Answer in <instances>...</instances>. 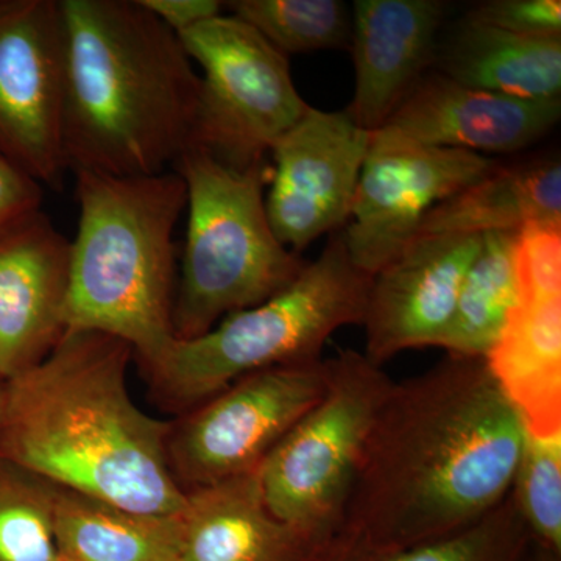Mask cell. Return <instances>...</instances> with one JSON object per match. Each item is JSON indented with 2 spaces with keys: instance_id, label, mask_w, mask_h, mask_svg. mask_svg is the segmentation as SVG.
<instances>
[{
  "instance_id": "obj_18",
  "label": "cell",
  "mask_w": 561,
  "mask_h": 561,
  "mask_svg": "<svg viewBox=\"0 0 561 561\" xmlns=\"http://www.w3.org/2000/svg\"><path fill=\"white\" fill-rule=\"evenodd\" d=\"M179 561H309L320 542L279 522L256 471L186 491Z\"/></svg>"
},
{
  "instance_id": "obj_2",
  "label": "cell",
  "mask_w": 561,
  "mask_h": 561,
  "mask_svg": "<svg viewBox=\"0 0 561 561\" xmlns=\"http://www.w3.org/2000/svg\"><path fill=\"white\" fill-rule=\"evenodd\" d=\"M130 345L68 330L31 370L5 382L0 460L130 511L180 515L186 491L168 457L171 423L128 390Z\"/></svg>"
},
{
  "instance_id": "obj_7",
  "label": "cell",
  "mask_w": 561,
  "mask_h": 561,
  "mask_svg": "<svg viewBox=\"0 0 561 561\" xmlns=\"http://www.w3.org/2000/svg\"><path fill=\"white\" fill-rule=\"evenodd\" d=\"M327 362L320 400L256 470L268 511L317 541L341 526L368 437L394 383L357 351Z\"/></svg>"
},
{
  "instance_id": "obj_13",
  "label": "cell",
  "mask_w": 561,
  "mask_h": 561,
  "mask_svg": "<svg viewBox=\"0 0 561 561\" xmlns=\"http://www.w3.org/2000/svg\"><path fill=\"white\" fill-rule=\"evenodd\" d=\"M481 243L482 234L416 236L371 276L362 327L373 364L438 345Z\"/></svg>"
},
{
  "instance_id": "obj_28",
  "label": "cell",
  "mask_w": 561,
  "mask_h": 561,
  "mask_svg": "<svg viewBox=\"0 0 561 561\" xmlns=\"http://www.w3.org/2000/svg\"><path fill=\"white\" fill-rule=\"evenodd\" d=\"M43 184L0 157V232L43 206Z\"/></svg>"
},
{
  "instance_id": "obj_11",
  "label": "cell",
  "mask_w": 561,
  "mask_h": 561,
  "mask_svg": "<svg viewBox=\"0 0 561 561\" xmlns=\"http://www.w3.org/2000/svg\"><path fill=\"white\" fill-rule=\"evenodd\" d=\"M62 73L60 0H0V157L50 190L68 172Z\"/></svg>"
},
{
  "instance_id": "obj_9",
  "label": "cell",
  "mask_w": 561,
  "mask_h": 561,
  "mask_svg": "<svg viewBox=\"0 0 561 561\" xmlns=\"http://www.w3.org/2000/svg\"><path fill=\"white\" fill-rule=\"evenodd\" d=\"M328 362L250 373L171 423L168 457L184 491L251 474L320 400Z\"/></svg>"
},
{
  "instance_id": "obj_14",
  "label": "cell",
  "mask_w": 561,
  "mask_h": 561,
  "mask_svg": "<svg viewBox=\"0 0 561 561\" xmlns=\"http://www.w3.org/2000/svg\"><path fill=\"white\" fill-rule=\"evenodd\" d=\"M70 241L43 209L0 232V379L39 364L68 331Z\"/></svg>"
},
{
  "instance_id": "obj_24",
  "label": "cell",
  "mask_w": 561,
  "mask_h": 561,
  "mask_svg": "<svg viewBox=\"0 0 561 561\" xmlns=\"http://www.w3.org/2000/svg\"><path fill=\"white\" fill-rule=\"evenodd\" d=\"M225 5L286 57L351 44L353 20L341 0H234Z\"/></svg>"
},
{
  "instance_id": "obj_31",
  "label": "cell",
  "mask_w": 561,
  "mask_h": 561,
  "mask_svg": "<svg viewBox=\"0 0 561 561\" xmlns=\"http://www.w3.org/2000/svg\"><path fill=\"white\" fill-rule=\"evenodd\" d=\"M537 561H560V557L552 556L551 552L541 551L540 549Z\"/></svg>"
},
{
  "instance_id": "obj_21",
  "label": "cell",
  "mask_w": 561,
  "mask_h": 561,
  "mask_svg": "<svg viewBox=\"0 0 561 561\" xmlns=\"http://www.w3.org/2000/svg\"><path fill=\"white\" fill-rule=\"evenodd\" d=\"M61 561H179L180 515H153L57 486Z\"/></svg>"
},
{
  "instance_id": "obj_1",
  "label": "cell",
  "mask_w": 561,
  "mask_h": 561,
  "mask_svg": "<svg viewBox=\"0 0 561 561\" xmlns=\"http://www.w3.org/2000/svg\"><path fill=\"white\" fill-rule=\"evenodd\" d=\"M524 437L486 360L446 354L391 387L337 530L402 549L467 529L507 500Z\"/></svg>"
},
{
  "instance_id": "obj_12",
  "label": "cell",
  "mask_w": 561,
  "mask_h": 561,
  "mask_svg": "<svg viewBox=\"0 0 561 561\" xmlns=\"http://www.w3.org/2000/svg\"><path fill=\"white\" fill-rule=\"evenodd\" d=\"M370 139L346 111L309 106L276 140L265 209L284 247L300 254L348 224Z\"/></svg>"
},
{
  "instance_id": "obj_25",
  "label": "cell",
  "mask_w": 561,
  "mask_h": 561,
  "mask_svg": "<svg viewBox=\"0 0 561 561\" xmlns=\"http://www.w3.org/2000/svg\"><path fill=\"white\" fill-rule=\"evenodd\" d=\"M55 493L57 486L0 460V561H61Z\"/></svg>"
},
{
  "instance_id": "obj_8",
  "label": "cell",
  "mask_w": 561,
  "mask_h": 561,
  "mask_svg": "<svg viewBox=\"0 0 561 561\" xmlns=\"http://www.w3.org/2000/svg\"><path fill=\"white\" fill-rule=\"evenodd\" d=\"M179 36L203 72L190 147L238 171L267 164L276 140L309 108L289 57L232 14Z\"/></svg>"
},
{
  "instance_id": "obj_27",
  "label": "cell",
  "mask_w": 561,
  "mask_h": 561,
  "mask_svg": "<svg viewBox=\"0 0 561 561\" xmlns=\"http://www.w3.org/2000/svg\"><path fill=\"white\" fill-rule=\"evenodd\" d=\"M467 16L516 35L561 36L560 0H489L472 7Z\"/></svg>"
},
{
  "instance_id": "obj_16",
  "label": "cell",
  "mask_w": 561,
  "mask_h": 561,
  "mask_svg": "<svg viewBox=\"0 0 561 561\" xmlns=\"http://www.w3.org/2000/svg\"><path fill=\"white\" fill-rule=\"evenodd\" d=\"M438 0H357L353 47L356 88L346 113L376 131L434 65L445 16Z\"/></svg>"
},
{
  "instance_id": "obj_29",
  "label": "cell",
  "mask_w": 561,
  "mask_h": 561,
  "mask_svg": "<svg viewBox=\"0 0 561 561\" xmlns=\"http://www.w3.org/2000/svg\"><path fill=\"white\" fill-rule=\"evenodd\" d=\"M140 3L176 35L219 16L224 5L217 0H140Z\"/></svg>"
},
{
  "instance_id": "obj_3",
  "label": "cell",
  "mask_w": 561,
  "mask_h": 561,
  "mask_svg": "<svg viewBox=\"0 0 561 561\" xmlns=\"http://www.w3.org/2000/svg\"><path fill=\"white\" fill-rule=\"evenodd\" d=\"M66 169L172 171L190 147L201 76L180 36L140 0H60Z\"/></svg>"
},
{
  "instance_id": "obj_30",
  "label": "cell",
  "mask_w": 561,
  "mask_h": 561,
  "mask_svg": "<svg viewBox=\"0 0 561 561\" xmlns=\"http://www.w3.org/2000/svg\"><path fill=\"white\" fill-rule=\"evenodd\" d=\"M3 411H5V382L0 379V423H2Z\"/></svg>"
},
{
  "instance_id": "obj_17",
  "label": "cell",
  "mask_w": 561,
  "mask_h": 561,
  "mask_svg": "<svg viewBox=\"0 0 561 561\" xmlns=\"http://www.w3.org/2000/svg\"><path fill=\"white\" fill-rule=\"evenodd\" d=\"M518 283V301L486 365L527 431L560 434L561 280Z\"/></svg>"
},
{
  "instance_id": "obj_10",
  "label": "cell",
  "mask_w": 561,
  "mask_h": 561,
  "mask_svg": "<svg viewBox=\"0 0 561 561\" xmlns=\"http://www.w3.org/2000/svg\"><path fill=\"white\" fill-rule=\"evenodd\" d=\"M500 160L474 151L424 146L390 127L371 131L343 238L351 261L368 276L415 238L438 203L497 171Z\"/></svg>"
},
{
  "instance_id": "obj_5",
  "label": "cell",
  "mask_w": 561,
  "mask_h": 561,
  "mask_svg": "<svg viewBox=\"0 0 561 561\" xmlns=\"http://www.w3.org/2000/svg\"><path fill=\"white\" fill-rule=\"evenodd\" d=\"M370 284L351 261L342 230L332 232L319 260L286 289L230 313L201 337L173 342L144 368L151 394L168 411L184 413L250 373L321 359L335 331L362 324Z\"/></svg>"
},
{
  "instance_id": "obj_6",
  "label": "cell",
  "mask_w": 561,
  "mask_h": 561,
  "mask_svg": "<svg viewBox=\"0 0 561 561\" xmlns=\"http://www.w3.org/2000/svg\"><path fill=\"white\" fill-rule=\"evenodd\" d=\"M172 171L186 184L190 209L173 330L176 341H190L286 289L308 262L278 241L268 221L271 162L238 171L187 147Z\"/></svg>"
},
{
  "instance_id": "obj_26",
  "label": "cell",
  "mask_w": 561,
  "mask_h": 561,
  "mask_svg": "<svg viewBox=\"0 0 561 561\" xmlns=\"http://www.w3.org/2000/svg\"><path fill=\"white\" fill-rule=\"evenodd\" d=\"M531 541L561 556V432L531 434L526 430L522 457L511 490Z\"/></svg>"
},
{
  "instance_id": "obj_20",
  "label": "cell",
  "mask_w": 561,
  "mask_h": 561,
  "mask_svg": "<svg viewBox=\"0 0 561 561\" xmlns=\"http://www.w3.org/2000/svg\"><path fill=\"white\" fill-rule=\"evenodd\" d=\"M529 224L561 225L559 157L502 164L479 183L432 208L415 238L519 231Z\"/></svg>"
},
{
  "instance_id": "obj_15",
  "label": "cell",
  "mask_w": 561,
  "mask_h": 561,
  "mask_svg": "<svg viewBox=\"0 0 561 561\" xmlns=\"http://www.w3.org/2000/svg\"><path fill=\"white\" fill-rule=\"evenodd\" d=\"M561 102L526 101L471 90L438 72L424 73L383 127L424 146L474 153H516L560 121Z\"/></svg>"
},
{
  "instance_id": "obj_22",
  "label": "cell",
  "mask_w": 561,
  "mask_h": 561,
  "mask_svg": "<svg viewBox=\"0 0 561 561\" xmlns=\"http://www.w3.org/2000/svg\"><path fill=\"white\" fill-rule=\"evenodd\" d=\"M516 247L518 231L482 234L481 249L465 275L453 319L437 348L449 356L486 359L518 301Z\"/></svg>"
},
{
  "instance_id": "obj_23",
  "label": "cell",
  "mask_w": 561,
  "mask_h": 561,
  "mask_svg": "<svg viewBox=\"0 0 561 561\" xmlns=\"http://www.w3.org/2000/svg\"><path fill=\"white\" fill-rule=\"evenodd\" d=\"M531 538L511 494L481 522L440 540L378 549L335 530L309 561H529Z\"/></svg>"
},
{
  "instance_id": "obj_19",
  "label": "cell",
  "mask_w": 561,
  "mask_h": 561,
  "mask_svg": "<svg viewBox=\"0 0 561 561\" xmlns=\"http://www.w3.org/2000/svg\"><path fill=\"white\" fill-rule=\"evenodd\" d=\"M435 72L471 90L526 101H556L561 91V36L535 38L465 16L435 51Z\"/></svg>"
},
{
  "instance_id": "obj_4",
  "label": "cell",
  "mask_w": 561,
  "mask_h": 561,
  "mask_svg": "<svg viewBox=\"0 0 561 561\" xmlns=\"http://www.w3.org/2000/svg\"><path fill=\"white\" fill-rule=\"evenodd\" d=\"M73 176L80 213L70 241L68 330L113 335L150 367L176 341L173 232L186 209V184L173 171Z\"/></svg>"
}]
</instances>
